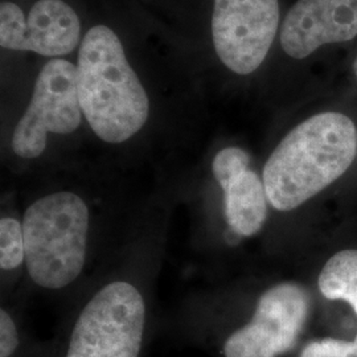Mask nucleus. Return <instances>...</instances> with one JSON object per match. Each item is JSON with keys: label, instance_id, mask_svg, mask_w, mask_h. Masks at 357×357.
<instances>
[{"label": "nucleus", "instance_id": "f3484780", "mask_svg": "<svg viewBox=\"0 0 357 357\" xmlns=\"http://www.w3.org/2000/svg\"><path fill=\"white\" fill-rule=\"evenodd\" d=\"M352 344H354V349H355V356L357 357V335L356 337L354 339V342H352Z\"/></svg>", "mask_w": 357, "mask_h": 357}, {"label": "nucleus", "instance_id": "2eb2a0df", "mask_svg": "<svg viewBox=\"0 0 357 357\" xmlns=\"http://www.w3.org/2000/svg\"><path fill=\"white\" fill-rule=\"evenodd\" d=\"M19 344L17 331L11 317L1 310L0 311V357H10Z\"/></svg>", "mask_w": 357, "mask_h": 357}, {"label": "nucleus", "instance_id": "7ed1b4c3", "mask_svg": "<svg viewBox=\"0 0 357 357\" xmlns=\"http://www.w3.org/2000/svg\"><path fill=\"white\" fill-rule=\"evenodd\" d=\"M89 211L72 192L51 193L26 209L23 218L26 262L31 278L45 289H63L81 274Z\"/></svg>", "mask_w": 357, "mask_h": 357}, {"label": "nucleus", "instance_id": "f8f14e48", "mask_svg": "<svg viewBox=\"0 0 357 357\" xmlns=\"http://www.w3.org/2000/svg\"><path fill=\"white\" fill-rule=\"evenodd\" d=\"M26 259L23 224L11 217L0 220V266L13 270Z\"/></svg>", "mask_w": 357, "mask_h": 357}, {"label": "nucleus", "instance_id": "a211bd4d", "mask_svg": "<svg viewBox=\"0 0 357 357\" xmlns=\"http://www.w3.org/2000/svg\"><path fill=\"white\" fill-rule=\"evenodd\" d=\"M356 142H357V130H356Z\"/></svg>", "mask_w": 357, "mask_h": 357}, {"label": "nucleus", "instance_id": "9d476101", "mask_svg": "<svg viewBox=\"0 0 357 357\" xmlns=\"http://www.w3.org/2000/svg\"><path fill=\"white\" fill-rule=\"evenodd\" d=\"M225 193V215L236 234L250 237L262 229L268 217V195L264 180L248 168L220 185Z\"/></svg>", "mask_w": 357, "mask_h": 357}, {"label": "nucleus", "instance_id": "39448f33", "mask_svg": "<svg viewBox=\"0 0 357 357\" xmlns=\"http://www.w3.org/2000/svg\"><path fill=\"white\" fill-rule=\"evenodd\" d=\"M77 84L76 65L53 59L43 66L31 102L13 131V153L24 159L38 158L48 134L66 135L79 128L84 114Z\"/></svg>", "mask_w": 357, "mask_h": 357}, {"label": "nucleus", "instance_id": "f257e3e1", "mask_svg": "<svg viewBox=\"0 0 357 357\" xmlns=\"http://www.w3.org/2000/svg\"><path fill=\"white\" fill-rule=\"evenodd\" d=\"M357 153L356 128L337 112L312 115L280 142L264 167L268 200L287 212L343 176Z\"/></svg>", "mask_w": 357, "mask_h": 357}, {"label": "nucleus", "instance_id": "f03ea898", "mask_svg": "<svg viewBox=\"0 0 357 357\" xmlns=\"http://www.w3.org/2000/svg\"><path fill=\"white\" fill-rule=\"evenodd\" d=\"M78 97L94 134L107 143L134 137L150 113V102L114 31L93 26L78 52Z\"/></svg>", "mask_w": 357, "mask_h": 357}, {"label": "nucleus", "instance_id": "9b49d317", "mask_svg": "<svg viewBox=\"0 0 357 357\" xmlns=\"http://www.w3.org/2000/svg\"><path fill=\"white\" fill-rule=\"evenodd\" d=\"M320 293L330 301H344L357 315V250L347 249L332 255L321 268Z\"/></svg>", "mask_w": 357, "mask_h": 357}, {"label": "nucleus", "instance_id": "6e6552de", "mask_svg": "<svg viewBox=\"0 0 357 357\" xmlns=\"http://www.w3.org/2000/svg\"><path fill=\"white\" fill-rule=\"evenodd\" d=\"M79 36V17L64 0H38L28 17L13 1L0 6V45L4 50L59 57L75 51Z\"/></svg>", "mask_w": 357, "mask_h": 357}, {"label": "nucleus", "instance_id": "ddd939ff", "mask_svg": "<svg viewBox=\"0 0 357 357\" xmlns=\"http://www.w3.org/2000/svg\"><path fill=\"white\" fill-rule=\"evenodd\" d=\"M250 156L240 147H227L217 153L213 160V175L220 185L229 181L249 168Z\"/></svg>", "mask_w": 357, "mask_h": 357}, {"label": "nucleus", "instance_id": "1a4fd4ad", "mask_svg": "<svg viewBox=\"0 0 357 357\" xmlns=\"http://www.w3.org/2000/svg\"><path fill=\"white\" fill-rule=\"evenodd\" d=\"M357 36V0H296L281 26V47L303 60L324 45Z\"/></svg>", "mask_w": 357, "mask_h": 357}, {"label": "nucleus", "instance_id": "20e7f679", "mask_svg": "<svg viewBox=\"0 0 357 357\" xmlns=\"http://www.w3.org/2000/svg\"><path fill=\"white\" fill-rule=\"evenodd\" d=\"M144 302L130 283L114 282L96 294L78 317L66 357H138Z\"/></svg>", "mask_w": 357, "mask_h": 357}, {"label": "nucleus", "instance_id": "0eeeda50", "mask_svg": "<svg viewBox=\"0 0 357 357\" xmlns=\"http://www.w3.org/2000/svg\"><path fill=\"white\" fill-rule=\"evenodd\" d=\"M310 310L306 290L281 283L264 294L252 320L231 333L224 345L225 357H277L296 344Z\"/></svg>", "mask_w": 357, "mask_h": 357}, {"label": "nucleus", "instance_id": "4468645a", "mask_svg": "<svg viewBox=\"0 0 357 357\" xmlns=\"http://www.w3.org/2000/svg\"><path fill=\"white\" fill-rule=\"evenodd\" d=\"M301 357H356L352 342L323 339L307 344Z\"/></svg>", "mask_w": 357, "mask_h": 357}, {"label": "nucleus", "instance_id": "dca6fc26", "mask_svg": "<svg viewBox=\"0 0 357 357\" xmlns=\"http://www.w3.org/2000/svg\"><path fill=\"white\" fill-rule=\"evenodd\" d=\"M352 69H354V75L356 77L357 79V57L355 59V61H354V65H352Z\"/></svg>", "mask_w": 357, "mask_h": 357}, {"label": "nucleus", "instance_id": "423d86ee", "mask_svg": "<svg viewBox=\"0 0 357 357\" xmlns=\"http://www.w3.org/2000/svg\"><path fill=\"white\" fill-rule=\"evenodd\" d=\"M212 36L221 63L237 75L255 72L280 28V0H213Z\"/></svg>", "mask_w": 357, "mask_h": 357}]
</instances>
